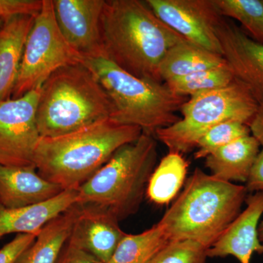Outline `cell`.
I'll use <instances>...</instances> for the list:
<instances>
[{"mask_svg": "<svg viewBox=\"0 0 263 263\" xmlns=\"http://www.w3.org/2000/svg\"><path fill=\"white\" fill-rule=\"evenodd\" d=\"M100 29L103 57L131 75L159 83H164L159 70L166 53L186 40L139 0H105Z\"/></svg>", "mask_w": 263, "mask_h": 263, "instance_id": "obj_1", "label": "cell"}, {"mask_svg": "<svg viewBox=\"0 0 263 263\" xmlns=\"http://www.w3.org/2000/svg\"><path fill=\"white\" fill-rule=\"evenodd\" d=\"M141 128L105 119L63 136L41 137L34 155L38 174L64 190H78L121 147L136 141Z\"/></svg>", "mask_w": 263, "mask_h": 263, "instance_id": "obj_2", "label": "cell"}, {"mask_svg": "<svg viewBox=\"0 0 263 263\" xmlns=\"http://www.w3.org/2000/svg\"><path fill=\"white\" fill-rule=\"evenodd\" d=\"M245 185L222 181L196 168L159 223L170 241L192 240L207 249L241 212Z\"/></svg>", "mask_w": 263, "mask_h": 263, "instance_id": "obj_3", "label": "cell"}, {"mask_svg": "<svg viewBox=\"0 0 263 263\" xmlns=\"http://www.w3.org/2000/svg\"><path fill=\"white\" fill-rule=\"evenodd\" d=\"M112 110L103 86L81 62L61 67L43 84L36 120L41 136L52 138L110 119Z\"/></svg>", "mask_w": 263, "mask_h": 263, "instance_id": "obj_4", "label": "cell"}, {"mask_svg": "<svg viewBox=\"0 0 263 263\" xmlns=\"http://www.w3.org/2000/svg\"><path fill=\"white\" fill-rule=\"evenodd\" d=\"M82 63L106 91L114 122L141 128L155 136L158 129L179 120L177 112L189 98L174 94L164 83L136 77L103 56L83 58Z\"/></svg>", "mask_w": 263, "mask_h": 263, "instance_id": "obj_5", "label": "cell"}, {"mask_svg": "<svg viewBox=\"0 0 263 263\" xmlns=\"http://www.w3.org/2000/svg\"><path fill=\"white\" fill-rule=\"evenodd\" d=\"M155 136L142 133L119 148L79 190V204H95L122 221L138 212L157 162Z\"/></svg>", "mask_w": 263, "mask_h": 263, "instance_id": "obj_6", "label": "cell"}, {"mask_svg": "<svg viewBox=\"0 0 263 263\" xmlns=\"http://www.w3.org/2000/svg\"><path fill=\"white\" fill-rule=\"evenodd\" d=\"M258 107L249 89L234 79L224 87L189 98L180 110L182 118L169 127L158 129L155 136L169 152L186 153L217 124L238 122L249 126Z\"/></svg>", "mask_w": 263, "mask_h": 263, "instance_id": "obj_7", "label": "cell"}, {"mask_svg": "<svg viewBox=\"0 0 263 263\" xmlns=\"http://www.w3.org/2000/svg\"><path fill=\"white\" fill-rule=\"evenodd\" d=\"M82 57L70 47L55 20L52 0H43L26 41L16 84L11 98L37 89L62 67L82 62Z\"/></svg>", "mask_w": 263, "mask_h": 263, "instance_id": "obj_8", "label": "cell"}, {"mask_svg": "<svg viewBox=\"0 0 263 263\" xmlns=\"http://www.w3.org/2000/svg\"><path fill=\"white\" fill-rule=\"evenodd\" d=\"M40 89L0 103V165L35 167L41 138L36 120Z\"/></svg>", "mask_w": 263, "mask_h": 263, "instance_id": "obj_9", "label": "cell"}, {"mask_svg": "<svg viewBox=\"0 0 263 263\" xmlns=\"http://www.w3.org/2000/svg\"><path fill=\"white\" fill-rule=\"evenodd\" d=\"M155 14L189 42L222 56L218 27L222 16L215 0H147Z\"/></svg>", "mask_w": 263, "mask_h": 263, "instance_id": "obj_10", "label": "cell"}, {"mask_svg": "<svg viewBox=\"0 0 263 263\" xmlns=\"http://www.w3.org/2000/svg\"><path fill=\"white\" fill-rule=\"evenodd\" d=\"M216 33L222 56L234 79L245 85L259 105L263 104V44L226 18Z\"/></svg>", "mask_w": 263, "mask_h": 263, "instance_id": "obj_11", "label": "cell"}, {"mask_svg": "<svg viewBox=\"0 0 263 263\" xmlns=\"http://www.w3.org/2000/svg\"><path fill=\"white\" fill-rule=\"evenodd\" d=\"M105 0H52L62 36L82 57L103 56L100 17Z\"/></svg>", "mask_w": 263, "mask_h": 263, "instance_id": "obj_12", "label": "cell"}, {"mask_svg": "<svg viewBox=\"0 0 263 263\" xmlns=\"http://www.w3.org/2000/svg\"><path fill=\"white\" fill-rule=\"evenodd\" d=\"M68 241L91 254L97 260L109 262L126 233L108 209L95 204H79Z\"/></svg>", "mask_w": 263, "mask_h": 263, "instance_id": "obj_13", "label": "cell"}, {"mask_svg": "<svg viewBox=\"0 0 263 263\" xmlns=\"http://www.w3.org/2000/svg\"><path fill=\"white\" fill-rule=\"evenodd\" d=\"M247 207L207 249L208 257L233 256L240 263H251L254 253H260L258 228L263 214V191L254 193L246 199Z\"/></svg>", "mask_w": 263, "mask_h": 263, "instance_id": "obj_14", "label": "cell"}, {"mask_svg": "<svg viewBox=\"0 0 263 263\" xmlns=\"http://www.w3.org/2000/svg\"><path fill=\"white\" fill-rule=\"evenodd\" d=\"M65 191L43 179L34 167L0 165V203L18 209L48 201Z\"/></svg>", "mask_w": 263, "mask_h": 263, "instance_id": "obj_15", "label": "cell"}, {"mask_svg": "<svg viewBox=\"0 0 263 263\" xmlns=\"http://www.w3.org/2000/svg\"><path fill=\"white\" fill-rule=\"evenodd\" d=\"M79 202V190H66L48 201L8 209L0 203V238L16 233L38 235L43 227Z\"/></svg>", "mask_w": 263, "mask_h": 263, "instance_id": "obj_16", "label": "cell"}, {"mask_svg": "<svg viewBox=\"0 0 263 263\" xmlns=\"http://www.w3.org/2000/svg\"><path fill=\"white\" fill-rule=\"evenodd\" d=\"M34 20L32 16L13 17L0 29V103L11 98Z\"/></svg>", "mask_w": 263, "mask_h": 263, "instance_id": "obj_17", "label": "cell"}, {"mask_svg": "<svg viewBox=\"0 0 263 263\" xmlns=\"http://www.w3.org/2000/svg\"><path fill=\"white\" fill-rule=\"evenodd\" d=\"M259 148L252 135L243 137L205 157V166L217 179L246 183L260 152Z\"/></svg>", "mask_w": 263, "mask_h": 263, "instance_id": "obj_18", "label": "cell"}, {"mask_svg": "<svg viewBox=\"0 0 263 263\" xmlns=\"http://www.w3.org/2000/svg\"><path fill=\"white\" fill-rule=\"evenodd\" d=\"M78 212L79 205L76 203L50 221L16 263H57L64 246L70 238Z\"/></svg>", "mask_w": 263, "mask_h": 263, "instance_id": "obj_19", "label": "cell"}, {"mask_svg": "<svg viewBox=\"0 0 263 263\" xmlns=\"http://www.w3.org/2000/svg\"><path fill=\"white\" fill-rule=\"evenodd\" d=\"M227 66L221 55L183 40L167 51L161 62L159 72L161 80L164 83L194 72Z\"/></svg>", "mask_w": 263, "mask_h": 263, "instance_id": "obj_20", "label": "cell"}, {"mask_svg": "<svg viewBox=\"0 0 263 263\" xmlns=\"http://www.w3.org/2000/svg\"><path fill=\"white\" fill-rule=\"evenodd\" d=\"M189 164L182 154L169 152L151 176L147 186V197L157 205H164L171 202L182 187Z\"/></svg>", "mask_w": 263, "mask_h": 263, "instance_id": "obj_21", "label": "cell"}, {"mask_svg": "<svg viewBox=\"0 0 263 263\" xmlns=\"http://www.w3.org/2000/svg\"><path fill=\"white\" fill-rule=\"evenodd\" d=\"M169 241L159 222L140 234L126 233L109 263H150Z\"/></svg>", "mask_w": 263, "mask_h": 263, "instance_id": "obj_22", "label": "cell"}, {"mask_svg": "<svg viewBox=\"0 0 263 263\" xmlns=\"http://www.w3.org/2000/svg\"><path fill=\"white\" fill-rule=\"evenodd\" d=\"M228 66L194 72L165 81L174 94L190 98L204 91L224 87L234 81Z\"/></svg>", "mask_w": 263, "mask_h": 263, "instance_id": "obj_23", "label": "cell"}, {"mask_svg": "<svg viewBox=\"0 0 263 263\" xmlns=\"http://www.w3.org/2000/svg\"><path fill=\"white\" fill-rule=\"evenodd\" d=\"M215 1L223 17L238 21L249 37L263 44L262 0Z\"/></svg>", "mask_w": 263, "mask_h": 263, "instance_id": "obj_24", "label": "cell"}, {"mask_svg": "<svg viewBox=\"0 0 263 263\" xmlns=\"http://www.w3.org/2000/svg\"><path fill=\"white\" fill-rule=\"evenodd\" d=\"M250 135L249 126L243 123H221L211 128L197 141L195 147L197 150L195 154V158H205L214 151Z\"/></svg>", "mask_w": 263, "mask_h": 263, "instance_id": "obj_25", "label": "cell"}, {"mask_svg": "<svg viewBox=\"0 0 263 263\" xmlns=\"http://www.w3.org/2000/svg\"><path fill=\"white\" fill-rule=\"evenodd\" d=\"M206 252V247L194 240H171L150 263H205Z\"/></svg>", "mask_w": 263, "mask_h": 263, "instance_id": "obj_26", "label": "cell"}, {"mask_svg": "<svg viewBox=\"0 0 263 263\" xmlns=\"http://www.w3.org/2000/svg\"><path fill=\"white\" fill-rule=\"evenodd\" d=\"M43 0H0V19L3 22L13 17L35 18L43 8Z\"/></svg>", "mask_w": 263, "mask_h": 263, "instance_id": "obj_27", "label": "cell"}, {"mask_svg": "<svg viewBox=\"0 0 263 263\" xmlns=\"http://www.w3.org/2000/svg\"><path fill=\"white\" fill-rule=\"evenodd\" d=\"M37 235L18 234L0 249V263H16L20 256L32 245Z\"/></svg>", "mask_w": 263, "mask_h": 263, "instance_id": "obj_28", "label": "cell"}, {"mask_svg": "<svg viewBox=\"0 0 263 263\" xmlns=\"http://www.w3.org/2000/svg\"><path fill=\"white\" fill-rule=\"evenodd\" d=\"M94 257L72 245L67 240L64 246L57 263H95Z\"/></svg>", "mask_w": 263, "mask_h": 263, "instance_id": "obj_29", "label": "cell"}, {"mask_svg": "<svg viewBox=\"0 0 263 263\" xmlns=\"http://www.w3.org/2000/svg\"><path fill=\"white\" fill-rule=\"evenodd\" d=\"M245 186L248 193L263 191V148L256 159Z\"/></svg>", "mask_w": 263, "mask_h": 263, "instance_id": "obj_30", "label": "cell"}, {"mask_svg": "<svg viewBox=\"0 0 263 263\" xmlns=\"http://www.w3.org/2000/svg\"><path fill=\"white\" fill-rule=\"evenodd\" d=\"M251 135L263 148V104L259 105L257 112L249 124Z\"/></svg>", "mask_w": 263, "mask_h": 263, "instance_id": "obj_31", "label": "cell"}, {"mask_svg": "<svg viewBox=\"0 0 263 263\" xmlns=\"http://www.w3.org/2000/svg\"><path fill=\"white\" fill-rule=\"evenodd\" d=\"M258 236L259 242H260L261 246H262V249L259 254L263 257V220L259 223L258 228Z\"/></svg>", "mask_w": 263, "mask_h": 263, "instance_id": "obj_32", "label": "cell"}, {"mask_svg": "<svg viewBox=\"0 0 263 263\" xmlns=\"http://www.w3.org/2000/svg\"><path fill=\"white\" fill-rule=\"evenodd\" d=\"M3 22L0 19V29H1L2 26H3Z\"/></svg>", "mask_w": 263, "mask_h": 263, "instance_id": "obj_33", "label": "cell"}, {"mask_svg": "<svg viewBox=\"0 0 263 263\" xmlns=\"http://www.w3.org/2000/svg\"><path fill=\"white\" fill-rule=\"evenodd\" d=\"M95 263H105V262H99V261L97 260L96 262H95ZM107 263H109V262H107Z\"/></svg>", "mask_w": 263, "mask_h": 263, "instance_id": "obj_34", "label": "cell"}, {"mask_svg": "<svg viewBox=\"0 0 263 263\" xmlns=\"http://www.w3.org/2000/svg\"><path fill=\"white\" fill-rule=\"evenodd\" d=\"M262 3H263V0H262Z\"/></svg>", "mask_w": 263, "mask_h": 263, "instance_id": "obj_35", "label": "cell"}]
</instances>
